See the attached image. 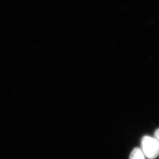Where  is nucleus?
Instances as JSON below:
<instances>
[{
    "instance_id": "f257e3e1",
    "label": "nucleus",
    "mask_w": 159,
    "mask_h": 159,
    "mask_svg": "<svg viewBox=\"0 0 159 159\" xmlns=\"http://www.w3.org/2000/svg\"><path fill=\"white\" fill-rule=\"evenodd\" d=\"M142 151L148 159H156L159 155V143L152 137L145 136L141 142Z\"/></svg>"
},
{
    "instance_id": "7ed1b4c3",
    "label": "nucleus",
    "mask_w": 159,
    "mask_h": 159,
    "mask_svg": "<svg viewBox=\"0 0 159 159\" xmlns=\"http://www.w3.org/2000/svg\"><path fill=\"white\" fill-rule=\"evenodd\" d=\"M154 138H156L159 143V129H157L154 133Z\"/></svg>"
},
{
    "instance_id": "f03ea898",
    "label": "nucleus",
    "mask_w": 159,
    "mask_h": 159,
    "mask_svg": "<svg viewBox=\"0 0 159 159\" xmlns=\"http://www.w3.org/2000/svg\"><path fill=\"white\" fill-rule=\"evenodd\" d=\"M129 159H145V156L139 148H134L131 152Z\"/></svg>"
}]
</instances>
